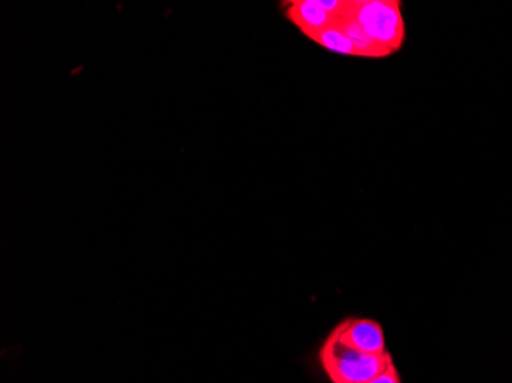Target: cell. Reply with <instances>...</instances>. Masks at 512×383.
<instances>
[{
  "label": "cell",
  "instance_id": "cell-1",
  "mask_svg": "<svg viewBox=\"0 0 512 383\" xmlns=\"http://www.w3.org/2000/svg\"><path fill=\"white\" fill-rule=\"evenodd\" d=\"M393 362L391 354H367L348 347L332 333L319 350V364L332 383H365Z\"/></svg>",
  "mask_w": 512,
  "mask_h": 383
},
{
  "label": "cell",
  "instance_id": "cell-3",
  "mask_svg": "<svg viewBox=\"0 0 512 383\" xmlns=\"http://www.w3.org/2000/svg\"><path fill=\"white\" fill-rule=\"evenodd\" d=\"M333 336L348 347L367 354L387 353V341L382 325L367 318H347L332 331Z\"/></svg>",
  "mask_w": 512,
  "mask_h": 383
},
{
  "label": "cell",
  "instance_id": "cell-4",
  "mask_svg": "<svg viewBox=\"0 0 512 383\" xmlns=\"http://www.w3.org/2000/svg\"><path fill=\"white\" fill-rule=\"evenodd\" d=\"M287 17L307 37L330 27L336 20L319 5L318 0H293L287 5Z\"/></svg>",
  "mask_w": 512,
  "mask_h": 383
},
{
  "label": "cell",
  "instance_id": "cell-2",
  "mask_svg": "<svg viewBox=\"0 0 512 383\" xmlns=\"http://www.w3.org/2000/svg\"><path fill=\"white\" fill-rule=\"evenodd\" d=\"M352 17L373 42L398 53L405 42L407 30L399 0H361L348 2L341 17Z\"/></svg>",
  "mask_w": 512,
  "mask_h": 383
},
{
  "label": "cell",
  "instance_id": "cell-6",
  "mask_svg": "<svg viewBox=\"0 0 512 383\" xmlns=\"http://www.w3.org/2000/svg\"><path fill=\"white\" fill-rule=\"evenodd\" d=\"M336 19H338V17H336ZM309 39L321 45L325 50L332 51V53L342 54V56L359 57L355 46H353L350 39L345 36L344 31L341 30L336 20L333 25L324 28V30L319 31V33L313 34Z\"/></svg>",
  "mask_w": 512,
  "mask_h": 383
},
{
  "label": "cell",
  "instance_id": "cell-5",
  "mask_svg": "<svg viewBox=\"0 0 512 383\" xmlns=\"http://www.w3.org/2000/svg\"><path fill=\"white\" fill-rule=\"evenodd\" d=\"M341 30L344 31L345 36L350 39V42L355 46L356 51H358L359 57H371V59H381V57L391 56L390 51L384 46L378 45V43L373 42L367 34L362 30L361 25H359L356 20H353L352 17H338L336 19Z\"/></svg>",
  "mask_w": 512,
  "mask_h": 383
},
{
  "label": "cell",
  "instance_id": "cell-7",
  "mask_svg": "<svg viewBox=\"0 0 512 383\" xmlns=\"http://www.w3.org/2000/svg\"><path fill=\"white\" fill-rule=\"evenodd\" d=\"M365 383H402V377L393 361L391 364H388V367L382 373H379L378 376Z\"/></svg>",
  "mask_w": 512,
  "mask_h": 383
}]
</instances>
